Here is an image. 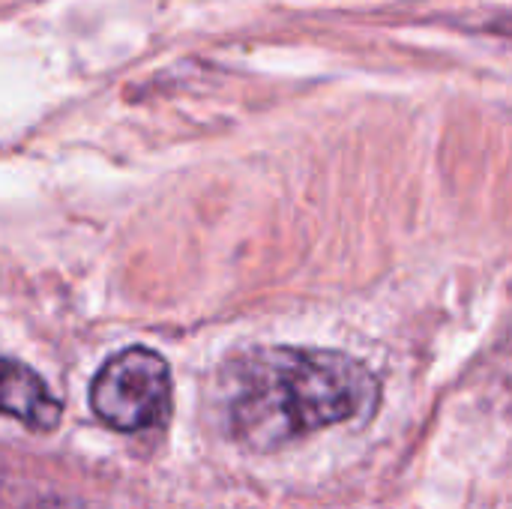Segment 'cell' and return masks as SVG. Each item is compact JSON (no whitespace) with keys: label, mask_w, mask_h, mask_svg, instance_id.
<instances>
[{"label":"cell","mask_w":512,"mask_h":509,"mask_svg":"<svg viewBox=\"0 0 512 509\" xmlns=\"http://www.w3.org/2000/svg\"><path fill=\"white\" fill-rule=\"evenodd\" d=\"M228 432L255 453H273L321 429L369 420L381 402L372 369L342 351L252 348L222 372Z\"/></svg>","instance_id":"6da1fadb"},{"label":"cell","mask_w":512,"mask_h":509,"mask_svg":"<svg viewBox=\"0 0 512 509\" xmlns=\"http://www.w3.org/2000/svg\"><path fill=\"white\" fill-rule=\"evenodd\" d=\"M171 408V369L162 354L132 345L102 363L90 384V411L117 432L159 426Z\"/></svg>","instance_id":"7a4b0ae2"},{"label":"cell","mask_w":512,"mask_h":509,"mask_svg":"<svg viewBox=\"0 0 512 509\" xmlns=\"http://www.w3.org/2000/svg\"><path fill=\"white\" fill-rule=\"evenodd\" d=\"M3 414L15 417L33 432H51L60 423V402L51 396L48 384L24 363H3V387H0Z\"/></svg>","instance_id":"3957f363"}]
</instances>
